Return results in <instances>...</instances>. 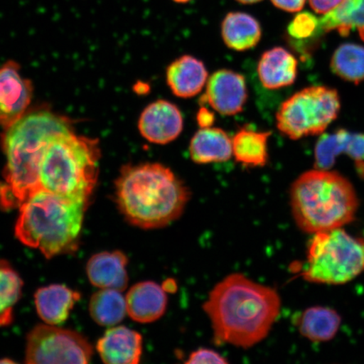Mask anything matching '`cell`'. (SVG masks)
Listing matches in <instances>:
<instances>
[{"instance_id":"e0dca14e","label":"cell","mask_w":364,"mask_h":364,"mask_svg":"<svg viewBox=\"0 0 364 364\" xmlns=\"http://www.w3.org/2000/svg\"><path fill=\"white\" fill-rule=\"evenodd\" d=\"M257 74L264 88L274 90L288 87L297 78V59L284 48H273L262 54Z\"/></svg>"},{"instance_id":"7402d4cb","label":"cell","mask_w":364,"mask_h":364,"mask_svg":"<svg viewBox=\"0 0 364 364\" xmlns=\"http://www.w3.org/2000/svg\"><path fill=\"white\" fill-rule=\"evenodd\" d=\"M300 334L312 341H327L335 338L341 326L339 314L331 308L315 306L296 318Z\"/></svg>"},{"instance_id":"f546056e","label":"cell","mask_w":364,"mask_h":364,"mask_svg":"<svg viewBox=\"0 0 364 364\" xmlns=\"http://www.w3.org/2000/svg\"><path fill=\"white\" fill-rule=\"evenodd\" d=\"M309 1L314 11L321 15H326L338 7L343 0H309Z\"/></svg>"},{"instance_id":"4316f807","label":"cell","mask_w":364,"mask_h":364,"mask_svg":"<svg viewBox=\"0 0 364 364\" xmlns=\"http://www.w3.org/2000/svg\"><path fill=\"white\" fill-rule=\"evenodd\" d=\"M23 282L6 261L0 260V326L11 324L14 306L20 299Z\"/></svg>"},{"instance_id":"603a6c76","label":"cell","mask_w":364,"mask_h":364,"mask_svg":"<svg viewBox=\"0 0 364 364\" xmlns=\"http://www.w3.org/2000/svg\"><path fill=\"white\" fill-rule=\"evenodd\" d=\"M271 132L242 127L232 138L235 161L247 167H263L268 161V139Z\"/></svg>"},{"instance_id":"f1b7e54d","label":"cell","mask_w":364,"mask_h":364,"mask_svg":"<svg viewBox=\"0 0 364 364\" xmlns=\"http://www.w3.org/2000/svg\"><path fill=\"white\" fill-rule=\"evenodd\" d=\"M186 363H227L226 359L212 349L200 348L190 355Z\"/></svg>"},{"instance_id":"ba28073f","label":"cell","mask_w":364,"mask_h":364,"mask_svg":"<svg viewBox=\"0 0 364 364\" xmlns=\"http://www.w3.org/2000/svg\"><path fill=\"white\" fill-rule=\"evenodd\" d=\"M341 109L338 91L326 86H311L287 99L277 112V129L297 140L324 132Z\"/></svg>"},{"instance_id":"83f0119b","label":"cell","mask_w":364,"mask_h":364,"mask_svg":"<svg viewBox=\"0 0 364 364\" xmlns=\"http://www.w3.org/2000/svg\"><path fill=\"white\" fill-rule=\"evenodd\" d=\"M320 21L316 16L309 12L298 14L290 23L289 34L295 39H306L317 33Z\"/></svg>"},{"instance_id":"d6a6232c","label":"cell","mask_w":364,"mask_h":364,"mask_svg":"<svg viewBox=\"0 0 364 364\" xmlns=\"http://www.w3.org/2000/svg\"><path fill=\"white\" fill-rule=\"evenodd\" d=\"M239 3L244 4H252L262 1V0H236Z\"/></svg>"},{"instance_id":"9a60e30c","label":"cell","mask_w":364,"mask_h":364,"mask_svg":"<svg viewBox=\"0 0 364 364\" xmlns=\"http://www.w3.org/2000/svg\"><path fill=\"white\" fill-rule=\"evenodd\" d=\"M127 311L134 321H156L166 311L167 295L162 286L154 282H142L129 289L126 297Z\"/></svg>"},{"instance_id":"4fadbf2b","label":"cell","mask_w":364,"mask_h":364,"mask_svg":"<svg viewBox=\"0 0 364 364\" xmlns=\"http://www.w3.org/2000/svg\"><path fill=\"white\" fill-rule=\"evenodd\" d=\"M341 154H347L357 163L358 171L364 170V134L340 129L322 135L315 149L316 169L330 170Z\"/></svg>"},{"instance_id":"3957f363","label":"cell","mask_w":364,"mask_h":364,"mask_svg":"<svg viewBox=\"0 0 364 364\" xmlns=\"http://www.w3.org/2000/svg\"><path fill=\"white\" fill-rule=\"evenodd\" d=\"M70 122L47 111L23 116L7 129L3 146L7 159L4 182L0 183V207L19 208L31 196L43 189L40 166L50 141L71 132Z\"/></svg>"},{"instance_id":"484cf974","label":"cell","mask_w":364,"mask_h":364,"mask_svg":"<svg viewBox=\"0 0 364 364\" xmlns=\"http://www.w3.org/2000/svg\"><path fill=\"white\" fill-rule=\"evenodd\" d=\"M331 68L341 79L360 83L364 80V47L353 43L341 45L332 55Z\"/></svg>"},{"instance_id":"7c38bea8","label":"cell","mask_w":364,"mask_h":364,"mask_svg":"<svg viewBox=\"0 0 364 364\" xmlns=\"http://www.w3.org/2000/svg\"><path fill=\"white\" fill-rule=\"evenodd\" d=\"M184 119L178 107L165 100H159L144 109L139 121L140 134L150 143L173 142L183 131Z\"/></svg>"},{"instance_id":"2e32d148","label":"cell","mask_w":364,"mask_h":364,"mask_svg":"<svg viewBox=\"0 0 364 364\" xmlns=\"http://www.w3.org/2000/svg\"><path fill=\"white\" fill-rule=\"evenodd\" d=\"M208 80L206 66L193 56H181L167 68V85L177 97H195L206 86Z\"/></svg>"},{"instance_id":"4dcf8cb0","label":"cell","mask_w":364,"mask_h":364,"mask_svg":"<svg viewBox=\"0 0 364 364\" xmlns=\"http://www.w3.org/2000/svg\"><path fill=\"white\" fill-rule=\"evenodd\" d=\"M273 6L287 12L295 13L302 10L306 0H271Z\"/></svg>"},{"instance_id":"7a4b0ae2","label":"cell","mask_w":364,"mask_h":364,"mask_svg":"<svg viewBox=\"0 0 364 364\" xmlns=\"http://www.w3.org/2000/svg\"><path fill=\"white\" fill-rule=\"evenodd\" d=\"M190 198L185 182L159 163L126 166L116 181L118 208L141 229H159L178 220Z\"/></svg>"},{"instance_id":"30bf717a","label":"cell","mask_w":364,"mask_h":364,"mask_svg":"<svg viewBox=\"0 0 364 364\" xmlns=\"http://www.w3.org/2000/svg\"><path fill=\"white\" fill-rule=\"evenodd\" d=\"M248 100L247 81L242 75L230 70H218L209 77L206 91L200 103L224 116H235L243 111Z\"/></svg>"},{"instance_id":"ffe728a7","label":"cell","mask_w":364,"mask_h":364,"mask_svg":"<svg viewBox=\"0 0 364 364\" xmlns=\"http://www.w3.org/2000/svg\"><path fill=\"white\" fill-rule=\"evenodd\" d=\"M189 154L201 165L226 162L233 156L232 138L220 127H203L191 139Z\"/></svg>"},{"instance_id":"d4e9b609","label":"cell","mask_w":364,"mask_h":364,"mask_svg":"<svg viewBox=\"0 0 364 364\" xmlns=\"http://www.w3.org/2000/svg\"><path fill=\"white\" fill-rule=\"evenodd\" d=\"M89 309L98 325L114 326L124 321L127 314L126 298L121 291L102 289L91 297Z\"/></svg>"},{"instance_id":"44dd1931","label":"cell","mask_w":364,"mask_h":364,"mask_svg":"<svg viewBox=\"0 0 364 364\" xmlns=\"http://www.w3.org/2000/svg\"><path fill=\"white\" fill-rule=\"evenodd\" d=\"M221 34L228 48L244 52L260 43L262 31L260 23L245 12H230L222 21Z\"/></svg>"},{"instance_id":"5bb4252c","label":"cell","mask_w":364,"mask_h":364,"mask_svg":"<svg viewBox=\"0 0 364 364\" xmlns=\"http://www.w3.org/2000/svg\"><path fill=\"white\" fill-rule=\"evenodd\" d=\"M97 349L104 363L136 364L143 352V338L127 327H112L98 341Z\"/></svg>"},{"instance_id":"8992f818","label":"cell","mask_w":364,"mask_h":364,"mask_svg":"<svg viewBox=\"0 0 364 364\" xmlns=\"http://www.w3.org/2000/svg\"><path fill=\"white\" fill-rule=\"evenodd\" d=\"M97 141L73 132L53 136L40 166L43 189L61 197L89 203L98 178Z\"/></svg>"},{"instance_id":"1f68e13d","label":"cell","mask_w":364,"mask_h":364,"mask_svg":"<svg viewBox=\"0 0 364 364\" xmlns=\"http://www.w3.org/2000/svg\"><path fill=\"white\" fill-rule=\"evenodd\" d=\"M215 120V114L209 110V109L204 107L200 108V110L197 114V121L199 127H201V129H203V127H212Z\"/></svg>"},{"instance_id":"d6986e66","label":"cell","mask_w":364,"mask_h":364,"mask_svg":"<svg viewBox=\"0 0 364 364\" xmlns=\"http://www.w3.org/2000/svg\"><path fill=\"white\" fill-rule=\"evenodd\" d=\"M80 298L79 292L65 285L43 287L35 294L36 311L46 324H62Z\"/></svg>"},{"instance_id":"ac0fdd59","label":"cell","mask_w":364,"mask_h":364,"mask_svg":"<svg viewBox=\"0 0 364 364\" xmlns=\"http://www.w3.org/2000/svg\"><path fill=\"white\" fill-rule=\"evenodd\" d=\"M125 254L115 252H103L94 255L87 262L86 272L92 285L99 289L124 291L129 283Z\"/></svg>"},{"instance_id":"6da1fadb","label":"cell","mask_w":364,"mask_h":364,"mask_svg":"<svg viewBox=\"0 0 364 364\" xmlns=\"http://www.w3.org/2000/svg\"><path fill=\"white\" fill-rule=\"evenodd\" d=\"M280 309V296L275 289L240 273L216 284L203 304L215 339L242 348L267 338Z\"/></svg>"},{"instance_id":"277c9868","label":"cell","mask_w":364,"mask_h":364,"mask_svg":"<svg viewBox=\"0 0 364 364\" xmlns=\"http://www.w3.org/2000/svg\"><path fill=\"white\" fill-rule=\"evenodd\" d=\"M88 203L75 201L41 189L19 208L16 237L39 250L48 259L78 248Z\"/></svg>"},{"instance_id":"9c48e42d","label":"cell","mask_w":364,"mask_h":364,"mask_svg":"<svg viewBox=\"0 0 364 364\" xmlns=\"http://www.w3.org/2000/svg\"><path fill=\"white\" fill-rule=\"evenodd\" d=\"M92 353L79 332L53 325L36 326L27 336L26 363H87Z\"/></svg>"},{"instance_id":"8fae6325","label":"cell","mask_w":364,"mask_h":364,"mask_svg":"<svg viewBox=\"0 0 364 364\" xmlns=\"http://www.w3.org/2000/svg\"><path fill=\"white\" fill-rule=\"evenodd\" d=\"M31 97L33 86L21 75L16 63L8 62L0 68V126L9 129L19 121Z\"/></svg>"},{"instance_id":"836d02e7","label":"cell","mask_w":364,"mask_h":364,"mask_svg":"<svg viewBox=\"0 0 364 364\" xmlns=\"http://www.w3.org/2000/svg\"><path fill=\"white\" fill-rule=\"evenodd\" d=\"M173 1H175L176 3H180V4H185V3H188V2L191 1V0H173Z\"/></svg>"},{"instance_id":"cb8c5ba5","label":"cell","mask_w":364,"mask_h":364,"mask_svg":"<svg viewBox=\"0 0 364 364\" xmlns=\"http://www.w3.org/2000/svg\"><path fill=\"white\" fill-rule=\"evenodd\" d=\"M323 31H338L341 36L357 30L364 41V0H343L338 7L326 14L320 21Z\"/></svg>"},{"instance_id":"5b68a950","label":"cell","mask_w":364,"mask_h":364,"mask_svg":"<svg viewBox=\"0 0 364 364\" xmlns=\"http://www.w3.org/2000/svg\"><path fill=\"white\" fill-rule=\"evenodd\" d=\"M290 205L299 229L314 235L352 223L359 202L346 177L336 171L315 169L304 172L291 186Z\"/></svg>"},{"instance_id":"52a82bcc","label":"cell","mask_w":364,"mask_h":364,"mask_svg":"<svg viewBox=\"0 0 364 364\" xmlns=\"http://www.w3.org/2000/svg\"><path fill=\"white\" fill-rule=\"evenodd\" d=\"M364 272V238L343 228L314 234L301 269L304 280L314 284L348 283Z\"/></svg>"}]
</instances>
